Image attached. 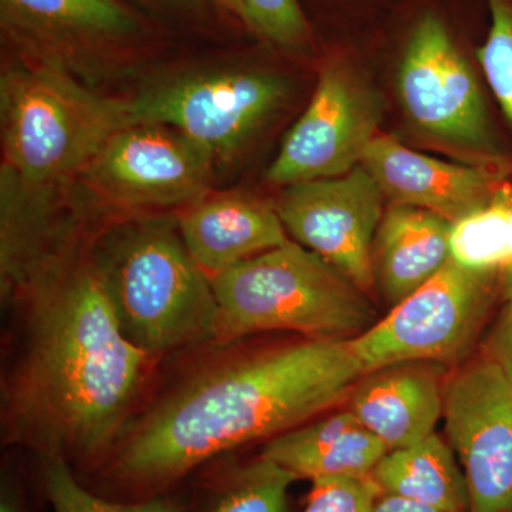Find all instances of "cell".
<instances>
[{
	"mask_svg": "<svg viewBox=\"0 0 512 512\" xmlns=\"http://www.w3.org/2000/svg\"><path fill=\"white\" fill-rule=\"evenodd\" d=\"M5 302L18 308L19 332L0 389L3 443L94 473L133 420L156 359L124 335L79 237Z\"/></svg>",
	"mask_w": 512,
	"mask_h": 512,
	"instance_id": "obj_1",
	"label": "cell"
},
{
	"mask_svg": "<svg viewBox=\"0 0 512 512\" xmlns=\"http://www.w3.org/2000/svg\"><path fill=\"white\" fill-rule=\"evenodd\" d=\"M365 375L349 340L309 339L195 367L128 424L94 476L109 500L163 497L227 451L288 433Z\"/></svg>",
	"mask_w": 512,
	"mask_h": 512,
	"instance_id": "obj_2",
	"label": "cell"
},
{
	"mask_svg": "<svg viewBox=\"0 0 512 512\" xmlns=\"http://www.w3.org/2000/svg\"><path fill=\"white\" fill-rule=\"evenodd\" d=\"M124 335L147 355L214 345L218 303L177 220L120 224L90 245Z\"/></svg>",
	"mask_w": 512,
	"mask_h": 512,
	"instance_id": "obj_3",
	"label": "cell"
},
{
	"mask_svg": "<svg viewBox=\"0 0 512 512\" xmlns=\"http://www.w3.org/2000/svg\"><path fill=\"white\" fill-rule=\"evenodd\" d=\"M133 123L131 100L93 92L59 64L23 56L0 80L2 175L29 192L79 177Z\"/></svg>",
	"mask_w": 512,
	"mask_h": 512,
	"instance_id": "obj_4",
	"label": "cell"
},
{
	"mask_svg": "<svg viewBox=\"0 0 512 512\" xmlns=\"http://www.w3.org/2000/svg\"><path fill=\"white\" fill-rule=\"evenodd\" d=\"M211 285L218 303L217 348L274 330L350 340L377 319L369 293L293 239L211 276Z\"/></svg>",
	"mask_w": 512,
	"mask_h": 512,
	"instance_id": "obj_5",
	"label": "cell"
},
{
	"mask_svg": "<svg viewBox=\"0 0 512 512\" xmlns=\"http://www.w3.org/2000/svg\"><path fill=\"white\" fill-rule=\"evenodd\" d=\"M396 89L407 123L421 137L468 163L511 168L477 74L439 16L427 13L414 26Z\"/></svg>",
	"mask_w": 512,
	"mask_h": 512,
	"instance_id": "obj_6",
	"label": "cell"
},
{
	"mask_svg": "<svg viewBox=\"0 0 512 512\" xmlns=\"http://www.w3.org/2000/svg\"><path fill=\"white\" fill-rule=\"evenodd\" d=\"M497 295L501 278L473 274L450 259L383 319L350 339V348L365 375L402 362L457 365L476 345Z\"/></svg>",
	"mask_w": 512,
	"mask_h": 512,
	"instance_id": "obj_7",
	"label": "cell"
},
{
	"mask_svg": "<svg viewBox=\"0 0 512 512\" xmlns=\"http://www.w3.org/2000/svg\"><path fill=\"white\" fill-rule=\"evenodd\" d=\"M384 107L382 93L359 67L343 57L329 60L268 168L269 183L288 187L350 173L379 136Z\"/></svg>",
	"mask_w": 512,
	"mask_h": 512,
	"instance_id": "obj_8",
	"label": "cell"
},
{
	"mask_svg": "<svg viewBox=\"0 0 512 512\" xmlns=\"http://www.w3.org/2000/svg\"><path fill=\"white\" fill-rule=\"evenodd\" d=\"M288 94V82L279 74L228 69L171 80L131 104L134 123L173 127L221 163L258 133Z\"/></svg>",
	"mask_w": 512,
	"mask_h": 512,
	"instance_id": "obj_9",
	"label": "cell"
},
{
	"mask_svg": "<svg viewBox=\"0 0 512 512\" xmlns=\"http://www.w3.org/2000/svg\"><path fill=\"white\" fill-rule=\"evenodd\" d=\"M217 161L173 127L121 128L79 174L97 200L128 212L184 208L210 192Z\"/></svg>",
	"mask_w": 512,
	"mask_h": 512,
	"instance_id": "obj_10",
	"label": "cell"
},
{
	"mask_svg": "<svg viewBox=\"0 0 512 512\" xmlns=\"http://www.w3.org/2000/svg\"><path fill=\"white\" fill-rule=\"evenodd\" d=\"M384 200L382 188L360 164L340 177L288 185L275 208L293 241L370 293L376 288L372 249Z\"/></svg>",
	"mask_w": 512,
	"mask_h": 512,
	"instance_id": "obj_11",
	"label": "cell"
},
{
	"mask_svg": "<svg viewBox=\"0 0 512 512\" xmlns=\"http://www.w3.org/2000/svg\"><path fill=\"white\" fill-rule=\"evenodd\" d=\"M443 416L470 512H512V383L481 357L448 380Z\"/></svg>",
	"mask_w": 512,
	"mask_h": 512,
	"instance_id": "obj_12",
	"label": "cell"
},
{
	"mask_svg": "<svg viewBox=\"0 0 512 512\" xmlns=\"http://www.w3.org/2000/svg\"><path fill=\"white\" fill-rule=\"evenodd\" d=\"M0 25L23 56L72 73L77 64L131 42L141 29L119 0H0Z\"/></svg>",
	"mask_w": 512,
	"mask_h": 512,
	"instance_id": "obj_13",
	"label": "cell"
},
{
	"mask_svg": "<svg viewBox=\"0 0 512 512\" xmlns=\"http://www.w3.org/2000/svg\"><path fill=\"white\" fill-rule=\"evenodd\" d=\"M362 165L390 204L420 208L450 222L490 204L511 181V168L439 160L387 134L372 141Z\"/></svg>",
	"mask_w": 512,
	"mask_h": 512,
	"instance_id": "obj_14",
	"label": "cell"
},
{
	"mask_svg": "<svg viewBox=\"0 0 512 512\" xmlns=\"http://www.w3.org/2000/svg\"><path fill=\"white\" fill-rule=\"evenodd\" d=\"M175 220L188 252L210 278L289 239L275 204L244 192H208Z\"/></svg>",
	"mask_w": 512,
	"mask_h": 512,
	"instance_id": "obj_15",
	"label": "cell"
},
{
	"mask_svg": "<svg viewBox=\"0 0 512 512\" xmlns=\"http://www.w3.org/2000/svg\"><path fill=\"white\" fill-rule=\"evenodd\" d=\"M443 367L402 362L366 373L349 394L348 410L389 451L419 443L436 433L443 416Z\"/></svg>",
	"mask_w": 512,
	"mask_h": 512,
	"instance_id": "obj_16",
	"label": "cell"
},
{
	"mask_svg": "<svg viewBox=\"0 0 512 512\" xmlns=\"http://www.w3.org/2000/svg\"><path fill=\"white\" fill-rule=\"evenodd\" d=\"M451 222L407 205L384 210L372 249L375 286L392 308L429 282L450 261Z\"/></svg>",
	"mask_w": 512,
	"mask_h": 512,
	"instance_id": "obj_17",
	"label": "cell"
},
{
	"mask_svg": "<svg viewBox=\"0 0 512 512\" xmlns=\"http://www.w3.org/2000/svg\"><path fill=\"white\" fill-rule=\"evenodd\" d=\"M387 447L352 412L332 414L269 440L262 456L292 471L298 480L372 476Z\"/></svg>",
	"mask_w": 512,
	"mask_h": 512,
	"instance_id": "obj_18",
	"label": "cell"
},
{
	"mask_svg": "<svg viewBox=\"0 0 512 512\" xmlns=\"http://www.w3.org/2000/svg\"><path fill=\"white\" fill-rule=\"evenodd\" d=\"M370 477L380 494L397 495L441 512H470L466 477L456 453L436 433L412 446L387 451Z\"/></svg>",
	"mask_w": 512,
	"mask_h": 512,
	"instance_id": "obj_19",
	"label": "cell"
},
{
	"mask_svg": "<svg viewBox=\"0 0 512 512\" xmlns=\"http://www.w3.org/2000/svg\"><path fill=\"white\" fill-rule=\"evenodd\" d=\"M512 181V180H511ZM510 183L493 201L460 220L451 222L450 259L478 275L503 278L512 262V228L508 211Z\"/></svg>",
	"mask_w": 512,
	"mask_h": 512,
	"instance_id": "obj_20",
	"label": "cell"
},
{
	"mask_svg": "<svg viewBox=\"0 0 512 512\" xmlns=\"http://www.w3.org/2000/svg\"><path fill=\"white\" fill-rule=\"evenodd\" d=\"M298 477L271 458L218 471L207 485L202 512H289V488Z\"/></svg>",
	"mask_w": 512,
	"mask_h": 512,
	"instance_id": "obj_21",
	"label": "cell"
},
{
	"mask_svg": "<svg viewBox=\"0 0 512 512\" xmlns=\"http://www.w3.org/2000/svg\"><path fill=\"white\" fill-rule=\"evenodd\" d=\"M491 26L477 60L512 127V0H487Z\"/></svg>",
	"mask_w": 512,
	"mask_h": 512,
	"instance_id": "obj_22",
	"label": "cell"
},
{
	"mask_svg": "<svg viewBox=\"0 0 512 512\" xmlns=\"http://www.w3.org/2000/svg\"><path fill=\"white\" fill-rule=\"evenodd\" d=\"M244 23L279 49L301 52L311 39L308 20L298 0H242Z\"/></svg>",
	"mask_w": 512,
	"mask_h": 512,
	"instance_id": "obj_23",
	"label": "cell"
},
{
	"mask_svg": "<svg viewBox=\"0 0 512 512\" xmlns=\"http://www.w3.org/2000/svg\"><path fill=\"white\" fill-rule=\"evenodd\" d=\"M43 488L55 512H106L107 498L90 490L62 457H40Z\"/></svg>",
	"mask_w": 512,
	"mask_h": 512,
	"instance_id": "obj_24",
	"label": "cell"
},
{
	"mask_svg": "<svg viewBox=\"0 0 512 512\" xmlns=\"http://www.w3.org/2000/svg\"><path fill=\"white\" fill-rule=\"evenodd\" d=\"M380 490L372 477H332L312 481L303 512H372Z\"/></svg>",
	"mask_w": 512,
	"mask_h": 512,
	"instance_id": "obj_25",
	"label": "cell"
},
{
	"mask_svg": "<svg viewBox=\"0 0 512 512\" xmlns=\"http://www.w3.org/2000/svg\"><path fill=\"white\" fill-rule=\"evenodd\" d=\"M484 356L512 383V296L504 299L500 316L488 336Z\"/></svg>",
	"mask_w": 512,
	"mask_h": 512,
	"instance_id": "obj_26",
	"label": "cell"
},
{
	"mask_svg": "<svg viewBox=\"0 0 512 512\" xmlns=\"http://www.w3.org/2000/svg\"><path fill=\"white\" fill-rule=\"evenodd\" d=\"M106 512H192V508L190 504L168 494L134 503H123L107 498Z\"/></svg>",
	"mask_w": 512,
	"mask_h": 512,
	"instance_id": "obj_27",
	"label": "cell"
},
{
	"mask_svg": "<svg viewBox=\"0 0 512 512\" xmlns=\"http://www.w3.org/2000/svg\"><path fill=\"white\" fill-rule=\"evenodd\" d=\"M372 512H441L429 505L416 503V501L406 500V498L397 497V495L380 494L376 498Z\"/></svg>",
	"mask_w": 512,
	"mask_h": 512,
	"instance_id": "obj_28",
	"label": "cell"
},
{
	"mask_svg": "<svg viewBox=\"0 0 512 512\" xmlns=\"http://www.w3.org/2000/svg\"><path fill=\"white\" fill-rule=\"evenodd\" d=\"M0 512H25L18 488L6 480H3L0 493Z\"/></svg>",
	"mask_w": 512,
	"mask_h": 512,
	"instance_id": "obj_29",
	"label": "cell"
},
{
	"mask_svg": "<svg viewBox=\"0 0 512 512\" xmlns=\"http://www.w3.org/2000/svg\"><path fill=\"white\" fill-rule=\"evenodd\" d=\"M508 211H510L512 228V181L510 184V190H508ZM501 296H503V299H507L512 296V262L510 268L505 271L503 278H501Z\"/></svg>",
	"mask_w": 512,
	"mask_h": 512,
	"instance_id": "obj_30",
	"label": "cell"
},
{
	"mask_svg": "<svg viewBox=\"0 0 512 512\" xmlns=\"http://www.w3.org/2000/svg\"><path fill=\"white\" fill-rule=\"evenodd\" d=\"M215 2L220 3L221 6H224L225 9L234 13L237 18L244 22V2L242 0H215Z\"/></svg>",
	"mask_w": 512,
	"mask_h": 512,
	"instance_id": "obj_31",
	"label": "cell"
},
{
	"mask_svg": "<svg viewBox=\"0 0 512 512\" xmlns=\"http://www.w3.org/2000/svg\"><path fill=\"white\" fill-rule=\"evenodd\" d=\"M156 2L178 3V2H184V0H156Z\"/></svg>",
	"mask_w": 512,
	"mask_h": 512,
	"instance_id": "obj_32",
	"label": "cell"
}]
</instances>
